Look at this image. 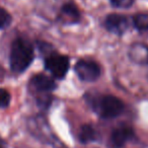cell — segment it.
<instances>
[{"mask_svg": "<svg viewBox=\"0 0 148 148\" xmlns=\"http://www.w3.org/2000/svg\"><path fill=\"white\" fill-rule=\"evenodd\" d=\"M35 57L34 47L27 40L17 38L12 43L10 50V68L15 73L25 71Z\"/></svg>", "mask_w": 148, "mask_h": 148, "instance_id": "6da1fadb", "label": "cell"}, {"mask_svg": "<svg viewBox=\"0 0 148 148\" xmlns=\"http://www.w3.org/2000/svg\"><path fill=\"white\" fill-rule=\"evenodd\" d=\"M27 128H29L31 134H33L37 139L41 140L42 142L56 146V148H61V142L56 138V136L51 131V128H50L48 122L42 116L31 118L27 123Z\"/></svg>", "mask_w": 148, "mask_h": 148, "instance_id": "3957f363", "label": "cell"}, {"mask_svg": "<svg viewBox=\"0 0 148 148\" xmlns=\"http://www.w3.org/2000/svg\"><path fill=\"white\" fill-rule=\"evenodd\" d=\"M70 60L67 56L50 53L45 58V68L57 79H64L69 70Z\"/></svg>", "mask_w": 148, "mask_h": 148, "instance_id": "277c9868", "label": "cell"}, {"mask_svg": "<svg viewBox=\"0 0 148 148\" xmlns=\"http://www.w3.org/2000/svg\"><path fill=\"white\" fill-rule=\"evenodd\" d=\"M75 73L78 78L85 82H93L101 76V67L95 61L79 60L74 66Z\"/></svg>", "mask_w": 148, "mask_h": 148, "instance_id": "5b68a950", "label": "cell"}, {"mask_svg": "<svg viewBox=\"0 0 148 148\" xmlns=\"http://www.w3.org/2000/svg\"><path fill=\"white\" fill-rule=\"evenodd\" d=\"M133 137H134L133 129L131 127H129V126L122 125L113 130L111 135V141L112 144L114 145V147L122 148Z\"/></svg>", "mask_w": 148, "mask_h": 148, "instance_id": "9c48e42d", "label": "cell"}, {"mask_svg": "<svg viewBox=\"0 0 148 148\" xmlns=\"http://www.w3.org/2000/svg\"><path fill=\"white\" fill-rule=\"evenodd\" d=\"M134 27L140 32H148V14L138 13L133 18Z\"/></svg>", "mask_w": 148, "mask_h": 148, "instance_id": "7c38bea8", "label": "cell"}, {"mask_svg": "<svg viewBox=\"0 0 148 148\" xmlns=\"http://www.w3.org/2000/svg\"><path fill=\"white\" fill-rule=\"evenodd\" d=\"M128 57L135 64L148 65V46L142 43L133 44L129 48Z\"/></svg>", "mask_w": 148, "mask_h": 148, "instance_id": "30bf717a", "label": "cell"}, {"mask_svg": "<svg viewBox=\"0 0 148 148\" xmlns=\"http://www.w3.org/2000/svg\"><path fill=\"white\" fill-rule=\"evenodd\" d=\"M29 85L34 91L42 95H48L57 88L55 80L45 74H37L31 79Z\"/></svg>", "mask_w": 148, "mask_h": 148, "instance_id": "52a82bcc", "label": "cell"}, {"mask_svg": "<svg viewBox=\"0 0 148 148\" xmlns=\"http://www.w3.org/2000/svg\"><path fill=\"white\" fill-rule=\"evenodd\" d=\"M60 23L63 25H74L80 21V12L77 6L72 2H67L62 5L58 16Z\"/></svg>", "mask_w": 148, "mask_h": 148, "instance_id": "ba28073f", "label": "cell"}, {"mask_svg": "<svg viewBox=\"0 0 148 148\" xmlns=\"http://www.w3.org/2000/svg\"><path fill=\"white\" fill-rule=\"evenodd\" d=\"M78 140L82 144H88L91 142H95L99 139V134L97 130L90 125H82L78 132Z\"/></svg>", "mask_w": 148, "mask_h": 148, "instance_id": "8fae6325", "label": "cell"}, {"mask_svg": "<svg viewBox=\"0 0 148 148\" xmlns=\"http://www.w3.org/2000/svg\"><path fill=\"white\" fill-rule=\"evenodd\" d=\"M12 17L9 14V12L7 10H5L4 8L0 7V29H5L11 23Z\"/></svg>", "mask_w": 148, "mask_h": 148, "instance_id": "4fadbf2b", "label": "cell"}, {"mask_svg": "<svg viewBox=\"0 0 148 148\" xmlns=\"http://www.w3.org/2000/svg\"><path fill=\"white\" fill-rule=\"evenodd\" d=\"M112 5L117 8H129L134 3V0H110Z\"/></svg>", "mask_w": 148, "mask_h": 148, "instance_id": "9a60e30c", "label": "cell"}, {"mask_svg": "<svg viewBox=\"0 0 148 148\" xmlns=\"http://www.w3.org/2000/svg\"><path fill=\"white\" fill-rule=\"evenodd\" d=\"M105 27L110 33L117 36H121L129 27V21L125 15L113 13V14H110L106 17Z\"/></svg>", "mask_w": 148, "mask_h": 148, "instance_id": "8992f818", "label": "cell"}, {"mask_svg": "<svg viewBox=\"0 0 148 148\" xmlns=\"http://www.w3.org/2000/svg\"><path fill=\"white\" fill-rule=\"evenodd\" d=\"M92 110L103 119H114L120 116L125 110L124 103L112 95H103L91 97L88 99Z\"/></svg>", "mask_w": 148, "mask_h": 148, "instance_id": "7a4b0ae2", "label": "cell"}, {"mask_svg": "<svg viewBox=\"0 0 148 148\" xmlns=\"http://www.w3.org/2000/svg\"><path fill=\"white\" fill-rule=\"evenodd\" d=\"M10 103V93L6 89L0 88V109L7 108Z\"/></svg>", "mask_w": 148, "mask_h": 148, "instance_id": "5bb4252c", "label": "cell"}]
</instances>
